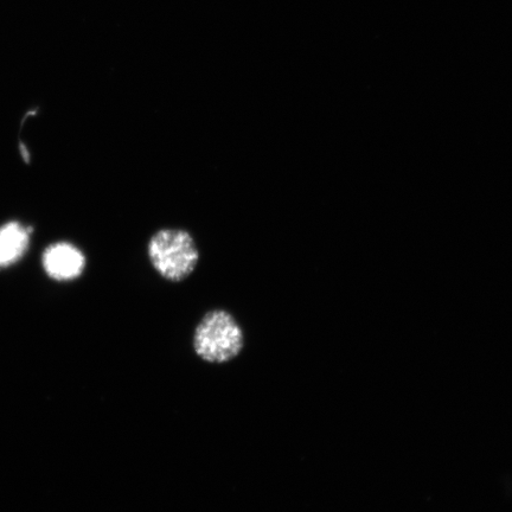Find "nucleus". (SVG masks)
<instances>
[{
  "label": "nucleus",
  "instance_id": "f257e3e1",
  "mask_svg": "<svg viewBox=\"0 0 512 512\" xmlns=\"http://www.w3.org/2000/svg\"><path fill=\"white\" fill-rule=\"evenodd\" d=\"M147 254L160 277L181 283L196 270L200 253L194 238L183 229H160L147 245Z\"/></svg>",
  "mask_w": 512,
  "mask_h": 512
},
{
  "label": "nucleus",
  "instance_id": "f03ea898",
  "mask_svg": "<svg viewBox=\"0 0 512 512\" xmlns=\"http://www.w3.org/2000/svg\"><path fill=\"white\" fill-rule=\"evenodd\" d=\"M192 344L201 360L222 364L240 355L245 347V335L232 313L214 310L196 326Z\"/></svg>",
  "mask_w": 512,
  "mask_h": 512
},
{
  "label": "nucleus",
  "instance_id": "7ed1b4c3",
  "mask_svg": "<svg viewBox=\"0 0 512 512\" xmlns=\"http://www.w3.org/2000/svg\"><path fill=\"white\" fill-rule=\"evenodd\" d=\"M43 266L49 277L59 281L79 278L85 271L86 258L78 247L70 243H56L43 255Z\"/></svg>",
  "mask_w": 512,
  "mask_h": 512
},
{
  "label": "nucleus",
  "instance_id": "20e7f679",
  "mask_svg": "<svg viewBox=\"0 0 512 512\" xmlns=\"http://www.w3.org/2000/svg\"><path fill=\"white\" fill-rule=\"evenodd\" d=\"M29 232L17 222L0 228V267H8L22 258L29 245Z\"/></svg>",
  "mask_w": 512,
  "mask_h": 512
}]
</instances>
